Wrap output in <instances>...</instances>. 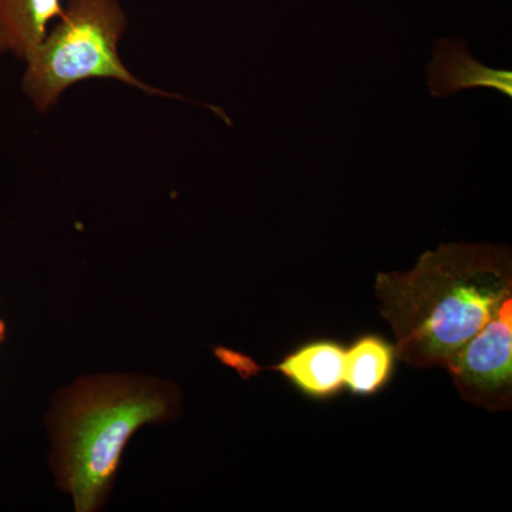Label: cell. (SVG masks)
<instances>
[{
    "mask_svg": "<svg viewBox=\"0 0 512 512\" xmlns=\"http://www.w3.org/2000/svg\"><path fill=\"white\" fill-rule=\"evenodd\" d=\"M62 0H0V47L25 62L63 15Z\"/></svg>",
    "mask_w": 512,
    "mask_h": 512,
    "instance_id": "7",
    "label": "cell"
},
{
    "mask_svg": "<svg viewBox=\"0 0 512 512\" xmlns=\"http://www.w3.org/2000/svg\"><path fill=\"white\" fill-rule=\"evenodd\" d=\"M427 87L433 97H448L468 89L495 90L512 97L510 70L493 69L471 55L458 39L437 40L427 64Z\"/></svg>",
    "mask_w": 512,
    "mask_h": 512,
    "instance_id": "5",
    "label": "cell"
},
{
    "mask_svg": "<svg viewBox=\"0 0 512 512\" xmlns=\"http://www.w3.org/2000/svg\"><path fill=\"white\" fill-rule=\"evenodd\" d=\"M271 370L281 373L302 393L323 399L346 386L349 349L330 340H318L296 349Z\"/></svg>",
    "mask_w": 512,
    "mask_h": 512,
    "instance_id": "6",
    "label": "cell"
},
{
    "mask_svg": "<svg viewBox=\"0 0 512 512\" xmlns=\"http://www.w3.org/2000/svg\"><path fill=\"white\" fill-rule=\"evenodd\" d=\"M396 352L387 340L365 335L349 348V375L346 387L357 396L382 390L392 377Z\"/></svg>",
    "mask_w": 512,
    "mask_h": 512,
    "instance_id": "8",
    "label": "cell"
},
{
    "mask_svg": "<svg viewBox=\"0 0 512 512\" xmlns=\"http://www.w3.org/2000/svg\"><path fill=\"white\" fill-rule=\"evenodd\" d=\"M5 336H6L5 322H3L2 319H0V343H2L3 340H5Z\"/></svg>",
    "mask_w": 512,
    "mask_h": 512,
    "instance_id": "9",
    "label": "cell"
},
{
    "mask_svg": "<svg viewBox=\"0 0 512 512\" xmlns=\"http://www.w3.org/2000/svg\"><path fill=\"white\" fill-rule=\"evenodd\" d=\"M127 28L119 0H67L63 15L23 62L22 90L35 110L50 113L70 87L92 79L117 80L147 96L187 100L131 73L120 56Z\"/></svg>",
    "mask_w": 512,
    "mask_h": 512,
    "instance_id": "3",
    "label": "cell"
},
{
    "mask_svg": "<svg viewBox=\"0 0 512 512\" xmlns=\"http://www.w3.org/2000/svg\"><path fill=\"white\" fill-rule=\"evenodd\" d=\"M3 55H5V53H3L2 47H0V59H2Z\"/></svg>",
    "mask_w": 512,
    "mask_h": 512,
    "instance_id": "10",
    "label": "cell"
},
{
    "mask_svg": "<svg viewBox=\"0 0 512 512\" xmlns=\"http://www.w3.org/2000/svg\"><path fill=\"white\" fill-rule=\"evenodd\" d=\"M178 407L173 384L144 377L90 376L60 392L50 413L52 467L77 512L99 510L131 437L173 419Z\"/></svg>",
    "mask_w": 512,
    "mask_h": 512,
    "instance_id": "2",
    "label": "cell"
},
{
    "mask_svg": "<svg viewBox=\"0 0 512 512\" xmlns=\"http://www.w3.org/2000/svg\"><path fill=\"white\" fill-rule=\"evenodd\" d=\"M466 402L491 412L512 404V296L446 367Z\"/></svg>",
    "mask_w": 512,
    "mask_h": 512,
    "instance_id": "4",
    "label": "cell"
},
{
    "mask_svg": "<svg viewBox=\"0 0 512 512\" xmlns=\"http://www.w3.org/2000/svg\"><path fill=\"white\" fill-rule=\"evenodd\" d=\"M375 289L397 359L416 369H446L512 296L511 249L441 244L410 271L380 272Z\"/></svg>",
    "mask_w": 512,
    "mask_h": 512,
    "instance_id": "1",
    "label": "cell"
}]
</instances>
